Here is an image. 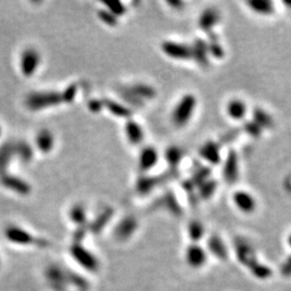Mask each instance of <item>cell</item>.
I'll use <instances>...</instances> for the list:
<instances>
[{"label": "cell", "mask_w": 291, "mask_h": 291, "mask_svg": "<svg viewBox=\"0 0 291 291\" xmlns=\"http://www.w3.org/2000/svg\"><path fill=\"white\" fill-rule=\"evenodd\" d=\"M14 148H15V159L23 164H30L34 160L35 156V147H32L30 142L26 140L14 141Z\"/></svg>", "instance_id": "obj_27"}, {"label": "cell", "mask_w": 291, "mask_h": 291, "mask_svg": "<svg viewBox=\"0 0 291 291\" xmlns=\"http://www.w3.org/2000/svg\"><path fill=\"white\" fill-rule=\"evenodd\" d=\"M40 52L34 46H27L21 52L18 67L20 73L25 78H31L37 74L41 65Z\"/></svg>", "instance_id": "obj_5"}, {"label": "cell", "mask_w": 291, "mask_h": 291, "mask_svg": "<svg viewBox=\"0 0 291 291\" xmlns=\"http://www.w3.org/2000/svg\"><path fill=\"white\" fill-rule=\"evenodd\" d=\"M249 272L252 274V276H255L256 278L262 279V280L269 279L272 276V273H273L270 266L261 263V262H258L254 268H251L249 270Z\"/></svg>", "instance_id": "obj_38"}, {"label": "cell", "mask_w": 291, "mask_h": 291, "mask_svg": "<svg viewBox=\"0 0 291 291\" xmlns=\"http://www.w3.org/2000/svg\"><path fill=\"white\" fill-rule=\"evenodd\" d=\"M114 214V209L111 206H107L103 208V211L98 213L96 217L94 218L93 221L89 222V232L93 234H99L107 224L110 222Z\"/></svg>", "instance_id": "obj_25"}, {"label": "cell", "mask_w": 291, "mask_h": 291, "mask_svg": "<svg viewBox=\"0 0 291 291\" xmlns=\"http://www.w3.org/2000/svg\"><path fill=\"white\" fill-rule=\"evenodd\" d=\"M208 40H207V45H208V52H209V56L214 57L216 60H221L224 56V49L220 42L218 41V39L214 37L213 34L208 35Z\"/></svg>", "instance_id": "obj_35"}, {"label": "cell", "mask_w": 291, "mask_h": 291, "mask_svg": "<svg viewBox=\"0 0 291 291\" xmlns=\"http://www.w3.org/2000/svg\"><path fill=\"white\" fill-rule=\"evenodd\" d=\"M61 91V95H63L64 104L70 105L76 101V97H77L78 91H79V85L77 83H71Z\"/></svg>", "instance_id": "obj_39"}, {"label": "cell", "mask_w": 291, "mask_h": 291, "mask_svg": "<svg viewBox=\"0 0 291 291\" xmlns=\"http://www.w3.org/2000/svg\"><path fill=\"white\" fill-rule=\"evenodd\" d=\"M176 173H177V170L168 169V171H165L164 174L159 176L141 174L135 183V191L138 194L141 195V197L149 195L150 193L153 192L157 187L163 185L165 183H168V181H170V179L173 178V176H175Z\"/></svg>", "instance_id": "obj_4"}, {"label": "cell", "mask_w": 291, "mask_h": 291, "mask_svg": "<svg viewBox=\"0 0 291 291\" xmlns=\"http://www.w3.org/2000/svg\"><path fill=\"white\" fill-rule=\"evenodd\" d=\"M160 161V153L155 147L145 146L138 154V169L140 174H149Z\"/></svg>", "instance_id": "obj_12"}, {"label": "cell", "mask_w": 291, "mask_h": 291, "mask_svg": "<svg viewBox=\"0 0 291 291\" xmlns=\"http://www.w3.org/2000/svg\"><path fill=\"white\" fill-rule=\"evenodd\" d=\"M124 87L126 88L127 91H130L133 95H135L137 98H139L140 101L145 103L154 99L157 95V92L154 87L144 82H135V83L126 84L124 85Z\"/></svg>", "instance_id": "obj_23"}, {"label": "cell", "mask_w": 291, "mask_h": 291, "mask_svg": "<svg viewBox=\"0 0 291 291\" xmlns=\"http://www.w3.org/2000/svg\"><path fill=\"white\" fill-rule=\"evenodd\" d=\"M287 243H288V245H289L290 248H291V233H290L289 236H288V238H287Z\"/></svg>", "instance_id": "obj_46"}, {"label": "cell", "mask_w": 291, "mask_h": 291, "mask_svg": "<svg viewBox=\"0 0 291 291\" xmlns=\"http://www.w3.org/2000/svg\"><path fill=\"white\" fill-rule=\"evenodd\" d=\"M184 257L187 263L193 269L202 268L207 261L206 251L204 250L202 246H199V244H194V243H192V244L188 246L187 249H185Z\"/></svg>", "instance_id": "obj_21"}, {"label": "cell", "mask_w": 291, "mask_h": 291, "mask_svg": "<svg viewBox=\"0 0 291 291\" xmlns=\"http://www.w3.org/2000/svg\"><path fill=\"white\" fill-rule=\"evenodd\" d=\"M199 155L201 159L211 166H218L222 163L223 157L221 146L214 140H207L199 147Z\"/></svg>", "instance_id": "obj_13"}, {"label": "cell", "mask_w": 291, "mask_h": 291, "mask_svg": "<svg viewBox=\"0 0 291 291\" xmlns=\"http://www.w3.org/2000/svg\"><path fill=\"white\" fill-rule=\"evenodd\" d=\"M251 120L255 121L263 131L269 130V128H272L274 125V121L272 119L271 114L260 107H257L252 110Z\"/></svg>", "instance_id": "obj_32"}, {"label": "cell", "mask_w": 291, "mask_h": 291, "mask_svg": "<svg viewBox=\"0 0 291 291\" xmlns=\"http://www.w3.org/2000/svg\"><path fill=\"white\" fill-rule=\"evenodd\" d=\"M124 134L126 140L132 146H139L145 140V131L140 123L135 121L134 119H128L124 123Z\"/></svg>", "instance_id": "obj_19"}, {"label": "cell", "mask_w": 291, "mask_h": 291, "mask_svg": "<svg viewBox=\"0 0 291 291\" xmlns=\"http://www.w3.org/2000/svg\"><path fill=\"white\" fill-rule=\"evenodd\" d=\"M46 278L50 288L53 291H68V284L66 279V271L59 265L52 264L46 270Z\"/></svg>", "instance_id": "obj_15"}, {"label": "cell", "mask_w": 291, "mask_h": 291, "mask_svg": "<svg viewBox=\"0 0 291 291\" xmlns=\"http://www.w3.org/2000/svg\"><path fill=\"white\" fill-rule=\"evenodd\" d=\"M69 218L71 222L75 226L78 227H83L89 224L88 221V211L83 204L77 203L74 204L71 208L69 209Z\"/></svg>", "instance_id": "obj_31"}, {"label": "cell", "mask_w": 291, "mask_h": 291, "mask_svg": "<svg viewBox=\"0 0 291 291\" xmlns=\"http://www.w3.org/2000/svg\"><path fill=\"white\" fill-rule=\"evenodd\" d=\"M54 133L49 128H41L35 136V149L42 154H49L55 148Z\"/></svg>", "instance_id": "obj_17"}, {"label": "cell", "mask_w": 291, "mask_h": 291, "mask_svg": "<svg viewBox=\"0 0 291 291\" xmlns=\"http://www.w3.org/2000/svg\"><path fill=\"white\" fill-rule=\"evenodd\" d=\"M2 134H3V128L1 126V124H0V138L2 137Z\"/></svg>", "instance_id": "obj_47"}, {"label": "cell", "mask_w": 291, "mask_h": 291, "mask_svg": "<svg viewBox=\"0 0 291 291\" xmlns=\"http://www.w3.org/2000/svg\"><path fill=\"white\" fill-rule=\"evenodd\" d=\"M88 109L92 113H99L105 109L103 98H92L88 103Z\"/></svg>", "instance_id": "obj_42"}, {"label": "cell", "mask_w": 291, "mask_h": 291, "mask_svg": "<svg viewBox=\"0 0 291 291\" xmlns=\"http://www.w3.org/2000/svg\"><path fill=\"white\" fill-rule=\"evenodd\" d=\"M240 176V160L235 150H229L222 161V177L228 184H234Z\"/></svg>", "instance_id": "obj_10"}, {"label": "cell", "mask_w": 291, "mask_h": 291, "mask_svg": "<svg viewBox=\"0 0 291 291\" xmlns=\"http://www.w3.org/2000/svg\"><path fill=\"white\" fill-rule=\"evenodd\" d=\"M70 254L75 261L89 272H97L99 270V261L94 254L81 243H74L70 247Z\"/></svg>", "instance_id": "obj_7"}, {"label": "cell", "mask_w": 291, "mask_h": 291, "mask_svg": "<svg viewBox=\"0 0 291 291\" xmlns=\"http://www.w3.org/2000/svg\"><path fill=\"white\" fill-rule=\"evenodd\" d=\"M4 236L12 244L20 246H38V247H47L50 242L45 238L37 237L25 229L18 226H8L4 229Z\"/></svg>", "instance_id": "obj_3"}, {"label": "cell", "mask_w": 291, "mask_h": 291, "mask_svg": "<svg viewBox=\"0 0 291 291\" xmlns=\"http://www.w3.org/2000/svg\"><path fill=\"white\" fill-rule=\"evenodd\" d=\"M232 202L237 211L243 214H250L257 209L256 198L249 191L244 189H238L232 193Z\"/></svg>", "instance_id": "obj_14"}, {"label": "cell", "mask_w": 291, "mask_h": 291, "mask_svg": "<svg viewBox=\"0 0 291 291\" xmlns=\"http://www.w3.org/2000/svg\"><path fill=\"white\" fill-rule=\"evenodd\" d=\"M198 107V98L192 93L184 94L171 111V123L177 128H183L190 123Z\"/></svg>", "instance_id": "obj_2"}, {"label": "cell", "mask_w": 291, "mask_h": 291, "mask_svg": "<svg viewBox=\"0 0 291 291\" xmlns=\"http://www.w3.org/2000/svg\"><path fill=\"white\" fill-rule=\"evenodd\" d=\"M205 233V228L203 226V223L199 220H192L190 221L188 224V234L190 240L192 241L194 244H198V243L202 240Z\"/></svg>", "instance_id": "obj_34"}, {"label": "cell", "mask_w": 291, "mask_h": 291, "mask_svg": "<svg viewBox=\"0 0 291 291\" xmlns=\"http://www.w3.org/2000/svg\"><path fill=\"white\" fill-rule=\"evenodd\" d=\"M66 271V279H67L68 286L71 285L74 287L77 288L79 291H87L89 289V283L88 280L83 278L82 276L75 273V272L70 270H65Z\"/></svg>", "instance_id": "obj_33"}, {"label": "cell", "mask_w": 291, "mask_h": 291, "mask_svg": "<svg viewBox=\"0 0 291 291\" xmlns=\"http://www.w3.org/2000/svg\"><path fill=\"white\" fill-rule=\"evenodd\" d=\"M14 159H15L14 141H6L0 145V175L8 173Z\"/></svg>", "instance_id": "obj_26"}, {"label": "cell", "mask_w": 291, "mask_h": 291, "mask_svg": "<svg viewBox=\"0 0 291 291\" xmlns=\"http://www.w3.org/2000/svg\"><path fill=\"white\" fill-rule=\"evenodd\" d=\"M153 207L164 208L170 214H173L176 217H180V214H183L180 205L177 201V198H176V195L173 191H168V192H165L155 203L152 204V208Z\"/></svg>", "instance_id": "obj_22"}, {"label": "cell", "mask_w": 291, "mask_h": 291, "mask_svg": "<svg viewBox=\"0 0 291 291\" xmlns=\"http://www.w3.org/2000/svg\"><path fill=\"white\" fill-rule=\"evenodd\" d=\"M220 12H219L216 8L204 9L198 18L199 28L202 31L206 32L207 36L212 35L214 27L220 22Z\"/></svg>", "instance_id": "obj_16"}, {"label": "cell", "mask_w": 291, "mask_h": 291, "mask_svg": "<svg viewBox=\"0 0 291 291\" xmlns=\"http://www.w3.org/2000/svg\"><path fill=\"white\" fill-rule=\"evenodd\" d=\"M64 104L61 91L39 90L27 94L24 105L30 111L38 112L59 107Z\"/></svg>", "instance_id": "obj_1"}, {"label": "cell", "mask_w": 291, "mask_h": 291, "mask_svg": "<svg viewBox=\"0 0 291 291\" xmlns=\"http://www.w3.org/2000/svg\"><path fill=\"white\" fill-rule=\"evenodd\" d=\"M280 273L281 275H284L285 277H290L291 276V255L287 257V259H286L283 264L280 265Z\"/></svg>", "instance_id": "obj_44"}, {"label": "cell", "mask_w": 291, "mask_h": 291, "mask_svg": "<svg viewBox=\"0 0 291 291\" xmlns=\"http://www.w3.org/2000/svg\"><path fill=\"white\" fill-rule=\"evenodd\" d=\"M226 113L232 121L243 122L246 120L248 113V106L244 99L233 97L229 99L226 105Z\"/></svg>", "instance_id": "obj_18"}, {"label": "cell", "mask_w": 291, "mask_h": 291, "mask_svg": "<svg viewBox=\"0 0 291 291\" xmlns=\"http://www.w3.org/2000/svg\"><path fill=\"white\" fill-rule=\"evenodd\" d=\"M161 51L165 56L174 61H187L192 60V47L184 42L164 40L161 42Z\"/></svg>", "instance_id": "obj_6"}, {"label": "cell", "mask_w": 291, "mask_h": 291, "mask_svg": "<svg viewBox=\"0 0 291 291\" xmlns=\"http://www.w3.org/2000/svg\"><path fill=\"white\" fill-rule=\"evenodd\" d=\"M166 3L171 7V9H175V10H183L184 7V2L179 1V0H170V1H166Z\"/></svg>", "instance_id": "obj_45"}, {"label": "cell", "mask_w": 291, "mask_h": 291, "mask_svg": "<svg viewBox=\"0 0 291 291\" xmlns=\"http://www.w3.org/2000/svg\"><path fill=\"white\" fill-rule=\"evenodd\" d=\"M103 102H104L105 110H107L109 113H111L113 117L124 119V120L126 121L128 119H132L133 116H134V109L126 106L125 104L120 101H116V99L105 97L103 98Z\"/></svg>", "instance_id": "obj_20"}, {"label": "cell", "mask_w": 291, "mask_h": 291, "mask_svg": "<svg viewBox=\"0 0 291 291\" xmlns=\"http://www.w3.org/2000/svg\"><path fill=\"white\" fill-rule=\"evenodd\" d=\"M243 128H244V132L246 134L252 138H259L262 135V132H263V130L252 120L245 121Z\"/></svg>", "instance_id": "obj_41"}, {"label": "cell", "mask_w": 291, "mask_h": 291, "mask_svg": "<svg viewBox=\"0 0 291 291\" xmlns=\"http://www.w3.org/2000/svg\"><path fill=\"white\" fill-rule=\"evenodd\" d=\"M192 47V60L202 67H207L209 65V52L207 40H203L201 38H197L191 45Z\"/></svg>", "instance_id": "obj_24"}, {"label": "cell", "mask_w": 291, "mask_h": 291, "mask_svg": "<svg viewBox=\"0 0 291 291\" xmlns=\"http://www.w3.org/2000/svg\"><path fill=\"white\" fill-rule=\"evenodd\" d=\"M0 184L6 190L17 195H21V197H27L32 191L31 184L26 179H24L17 175L10 174L9 171L0 175Z\"/></svg>", "instance_id": "obj_8"}, {"label": "cell", "mask_w": 291, "mask_h": 291, "mask_svg": "<svg viewBox=\"0 0 291 291\" xmlns=\"http://www.w3.org/2000/svg\"><path fill=\"white\" fill-rule=\"evenodd\" d=\"M138 227H139L138 219L133 214H127L114 227L113 236L119 242H125L135 234Z\"/></svg>", "instance_id": "obj_11"}, {"label": "cell", "mask_w": 291, "mask_h": 291, "mask_svg": "<svg viewBox=\"0 0 291 291\" xmlns=\"http://www.w3.org/2000/svg\"><path fill=\"white\" fill-rule=\"evenodd\" d=\"M97 17L103 24L109 27H116L119 24V20H120V18L114 16L111 12H109L107 9L105 8L99 9L97 11Z\"/></svg>", "instance_id": "obj_40"}, {"label": "cell", "mask_w": 291, "mask_h": 291, "mask_svg": "<svg viewBox=\"0 0 291 291\" xmlns=\"http://www.w3.org/2000/svg\"><path fill=\"white\" fill-rule=\"evenodd\" d=\"M184 157V151L181 147L171 145L164 151V159L168 165V169L177 170Z\"/></svg>", "instance_id": "obj_28"}, {"label": "cell", "mask_w": 291, "mask_h": 291, "mask_svg": "<svg viewBox=\"0 0 291 291\" xmlns=\"http://www.w3.org/2000/svg\"><path fill=\"white\" fill-rule=\"evenodd\" d=\"M198 188H199L198 190L199 197L202 199H208L213 197L214 191H216L217 183L214 180L207 179L206 181H204L203 184H199Z\"/></svg>", "instance_id": "obj_36"}, {"label": "cell", "mask_w": 291, "mask_h": 291, "mask_svg": "<svg viewBox=\"0 0 291 291\" xmlns=\"http://www.w3.org/2000/svg\"><path fill=\"white\" fill-rule=\"evenodd\" d=\"M246 4L252 13L259 16H271L275 13L274 3L270 0H249Z\"/></svg>", "instance_id": "obj_29"}, {"label": "cell", "mask_w": 291, "mask_h": 291, "mask_svg": "<svg viewBox=\"0 0 291 291\" xmlns=\"http://www.w3.org/2000/svg\"><path fill=\"white\" fill-rule=\"evenodd\" d=\"M207 248L214 257L218 258L219 260L226 261L229 257L228 248L224 244V242L220 236L212 235L207 241Z\"/></svg>", "instance_id": "obj_30"}, {"label": "cell", "mask_w": 291, "mask_h": 291, "mask_svg": "<svg viewBox=\"0 0 291 291\" xmlns=\"http://www.w3.org/2000/svg\"><path fill=\"white\" fill-rule=\"evenodd\" d=\"M104 8L111 12L114 16L120 18L127 13V8L122 1H107L104 2Z\"/></svg>", "instance_id": "obj_37"}, {"label": "cell", "mask_w": 291, "mask_h": 291, "mask_svg": "<svg viewBox=\"0 0 291 291\" xmlns=\"http://www.w3.org/2000/svg\"><path fill=\"white\" fill-rule=\"evenodd\" d=\"M88 232H89V224H87V226H83V227H78L74 234V243L82 242L84 240V237L87 236Z\"/></svg>", "instance_id": "obj_43"}, {"label": "cell", "mask_w": 291, "mask_h": 291, "mask_svg": "<svg viewBox=\"0 0 291 291\" xmlns=\"http://www.w3.org/2000/svg\"><path fill=\"white\" fill-rule=\"evenodd\" d=\"M234 248L238 262L246 266L248 270L254 268L258 262H259L256 256L255 248L252 247L250 243L245 240V238H236L234 243Z\"/></svg>", "instance_id": "obj_9"}]
</instances>
